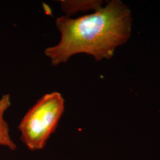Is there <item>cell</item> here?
<instances>
[{"label":"cell","instance_id":"6da1fadb","mask_svg":"<svg viewBox=\"0 0 160 160\" xmlns=\"http://www.w3.org/2000/svg\"><path fill=\"white\" fill-rule=\"evenodd\" d=\"M55 23L61 39L57 45L45 50L54 66L82 53L97 61L110 59L116 48L129 39L132 17L130 8L124 2L111 0L93 13L77 18L61 16Z\"/></svg>","mask_w":160,"mask_h":160},{"label":"cell","instance_id":"7a4b0ae2","mask_svg":"<svg viewBox=\"0 0 160 160\" xmlns=\"http://www.w3.org/2000/svg\"><path fill=\"white\" fill-rule=\"evenodd\" d=\"M65 110V100L59 92L47 93L29 109L18 129L20 139L30 151L44 148Z\"/></svg>","mask_w":160,"mask_h":160},{"label":"cell","instance_id":"3957f363","mask_svg":"<svg viewBox=\"0 0 160 160\" xmlns=\"http://www.w3.org/2000/svg\"><path fill=\"white\" fill-rule=\"evenodd\" d=\"M11 105V97L9 94H4L0 98V146L15 151L17 145L11 138L8 124L4 119V114Z\"/></svg>","mask_w":160,"mask_h":160},{"label":"cell","instance_id":"277c9868","mask_svg":"<svg viewBox=\"0 0 160 160\" xmlns=\"http://www.w3.org/2000/svg\"><path fill=\"white\" fill-rule=\"evenodd\" d=\"M61 8L70 17L78 12L89 10L96 11L102 7L103 1L100 0H61Z\"/></svg>","mask_w":160,"mask_h":160}]
</instances>
